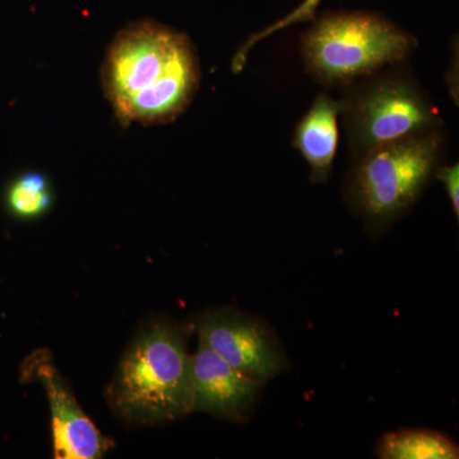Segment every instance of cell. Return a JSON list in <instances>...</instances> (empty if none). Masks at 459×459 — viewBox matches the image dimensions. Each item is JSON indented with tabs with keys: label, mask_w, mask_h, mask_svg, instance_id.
<instances>
[{
	"label": "cell",
	"mask_w": 459,
	"mask_h": 459,
	"mask_svg": "<svg viewBox=\"0 0 459 459\" xmlns=\"http://www.w3.org/2000/svg\"><path fill=\"white\" fill-rule=\"evenodd\" d=\"M435 179L442 181L446 190L449 201H451L453 212L455 219H459V166L458 164L446 166L442 165L435 172Z\"/></svg>",
	"instance_id": "obj_13"
},
{
	"label": "cell",
	"mask_w": 459,
	"mask_h": 459,
	"mask_svg": "<svg viewBox=\"0 0 459 459\" xmlns=\"http://www.w3.org/2000/svg\"><path fill=\"white\" fill-rule=\"evenodd\" d=\"M322 2L323 0H303L298 7L292 9L285 17L281 18V20L276 21V22L271 23L270 26L265 27V29L261 30V31L250 35L247 40L240 45V48H238L237 53H235L234 59H232V69H234L235 74L243 71L247 62V54H249L250 49H252L255 44H258L259 41L270 38L273 33L287 29V27L307 22V21H312L313 22L316 18V9H318Z\"/></svg>",
	"instance_id": "obj_12"
},
{
	"label": "cell",
	"mask_w": 459,
	"mask_h": 459,
	"mask_svg": "<svg viewBox=\"0 0 459 459\" xmlns=\"http://www.w3.org/2000/svg\"><path fill=\"white\" fill-rule=\"evenodd\" d=\"M188 332L169 320L138 332L105 394L114 415L128 424L156 425L195 412Z\"/></svg>",
	"instance_id": "obj_2"
},
{
	"label": "cell",
	"mask_w": 459,
	"mask_h": 459,
	"mask_svg": "<svg viewBox=\"0 0 459 459\" xmlns=\"http://www.w3.org/2000/svg\"><path fill=\"white\" fill-rule=\"evenodd\" d=\"M443 128L383 144L355 157L344 201L371 238L410 212L446 155Z\"/></svg>",
	"instance_id": "obj_3"
},
{
	"label": "cell",
	"mask_w": 459,
	"mask_h": 459,
	"mask_svg": "<svg viewBox=\"0 0 459 459\" xmlns=\"http://www.w3.org/2000/svg\"><path fill=\"white\" fill-rule=\"evenodd\" d=\"M199 82L189 36L148 18L115 36L102 66L105 93L124 124L174 122L192 104Z\"/></svg>",
	"instance_id": "obj_1"
},
{
	"label": "cell",
	"mask_w": 459,
	"mask_h": 459,
	"mask_svg": "<svg viewBox=\"0 0 459 459\" xmlns=\"http://www.w3.org/2000/svg\"><path fill=\"white\" fill-rule=\"evenodd\" d=\"M416 47L415 36L382 14L333 12L313 21L303 36L301 54L314 80L332 89H346L403 63Z\"/></svg>",
	"instance_id": "obj_4"
},
{
	"label": "cell",
	"mask_w": 459,
	"mask_h": 459,
	"mask_svg": "<svg viewBox=\"0 0 459 459\" xmlns=\"http://www.w3.org/2000/svg\"><path fill=\"white\" fill-rule=\"evenodd\" d=\"M340 111L338 100L332 99L327 93H320L296 126L292 144L309 165L310 179L314 183H327L331 177L340 138Z\"/></svg>",
	"instance_id": "obj_9"
},
{
	"label": "cell",
	"mask_w": 459,
	"mask_h": 459,
	"mask_svg": "<svg viewBox=\"0 0 459 459\" xmlns=\"http://www.w3.org/2000/svg\"><path fill=\"white\" fill-rule=\"evenodd\" d=\"M401 65L386 66L346 87L340 115L353 156L443 128L437 108Z\"/></svg>",
	"instance_id": "obj_5"
},
{
	"label": "cell",
	"mask_w": 459,
	"mask_h": 459,
	"mask_svg": "<svg viewBox=\"0 0 459 459\" xmlns=\"http://www.w3.org/2000/svg\"><path fill=\"white\" fill-rule=\"evenodd\" d=\"M53 202L47 178L40 172H27L13 181L8 190L7 204L11 212L20 219L41 216Z\"/></svg>",
	"instance_id": "obj_11"
},
{
	"label": "cell",
	"mask_w": 459,
	"mask_h": 459,
	"mask_svg": "<svg viewBox=\"0 0 459 459\" xmlns=\"http://www.w3.org/2000/svg\"><path fill=\"white\" fill-rule=\"evenodd\" d=\"M22 374L44 386L49 402L56 458H101L107 452V439L81 409L68 383L51 364L47 353L33 352L23 364Z\"/></svg>",
	"instance_id": "obj_7"
},
{
	"label": "cell",
	"mask_w": 459,
	"mask_h": 459,
	"mask_svg": "<svg viewBox=\"0 0 459 459\" xmlns=\"http://www.w3.org/2000/svg\"><path fill=\"white\" fill-rule=\"evenodd\" d=\"M383 459H457L451 437L430 429H400L380 437L376 448Z\"/></svg>",
	"instance_id": "obj_10"
},
{
	"label": "cell",
	"mask_w": 459,
	"mask_h": 459,
	"mask_svg": "<svg viewBox=\"0 0 459 459\" xmlns=\"http://www.w3.org/2000/svg\"><path fill=\"white\" fill-rule=\"evenodd\" d=\"M195 412H204L226 421H247L261 395L264 382L241 373L199 343L192 355Z\"/></svg>",
	"instance_id": "obj_8"
},
{
	"label": "cell",
	"mask_w": 459,
	"mask_h": 459,
	"mask_svg": "<svg viewBox=\"0 0 459 459\" xmlns=\"http://www.w3.org/2000/svg\"><path fill=\"white\" fill-rule=\"evenodd\" d=\"M195 329L199 343L247 376L265 383L289 370L277 334L259 316L220 307L202 314Z\"/></svg>",
	"instance_id": "obj_6"
}]
</instances>
